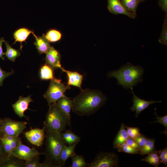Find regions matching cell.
Instances as JSON below:
<instances>
[{"label":"cell","mask_w":167,"mask_h":167,"mask_svg":"<svg viewBox=\"0 0 167 167\" xmlns=\"http://www.w3.org/2000/svg\"><path fill=\"white\" fill-rule=\"evenodd\" d=\"M45 63L54 69L62 67L60 63L61 55L59 51L51 46L49 51L46 54Z\"/></svg>","instance_id":"obj_13"},{"label":"cell","mask_w":167,"mask_h":167,"mask_svg":"<svg viewBox=\"0 0 167 167\" xmlns=\"http://www.w3.org/2000/svg\"><path fill=\"white\" fill-rule=\"evenodd\" d=\"M159 43L163 45H167V15L165 14L162 28V32L158 39Z\"/></svg>","instance_id":"obj_29"},{"label":"cell","mask_w":167,"mask_h":167,"mask_svg":"<svg viewBox=\"0 0 167 167\" xmlns=\"http://www.w3.org/2000/svg\"><path fill=\"white\" fill-rule=\"evenodd\" d=\"M125 125L122 123L120 129L113 141V147L116 148L118 147L126 142L129 138Z\"/></svg>","instance_id":"obj_20"},{"label":"cell","mask_w":167,"mask_h":167,"mask_svg":"<svg viewBox=\"0 0 167 167\" xmlns=\"http://www.w3.org/2000/svg\"><path fill=\"white\" fill-rule=\"evenodd\" d=\"M157 152L158 151H156L148 154L147 156L141 159V160L156 167H158L161 163Z\"/></svg>","instance_id":"obj_27"},{"label":"cell","mask_w":167,"mask_h":167,"mask_svg":"<svg viewBox=\"0 0 167 167\" xmlns=\"http://www.w3.org/2000/svg\"><path fill=\"white\" fill-rule=\"evenodd\" d=\"M108 8L112 13L115 14H122L134 19L136 15L127 11L122 6L119 0H108Z\"/></svg>","instance_id":"obj_12"},{"label":"cell","mask_w":167,"mask_h":167,"mask_svg":"<svg viewBox=\"0 0 167 167\" xmlns=\"http://www.w3.org/2000/svg\"><path fill=\"white\" fill-rule=\"evenodd\" d=\"M123 7L128 11L136 15L137 7L140 0H119Z\"/></svg>","instance_id":"obj_24"},{"label":"cell","mask_w":167,"mask_h":167,"mask_svg":"<svg viewBox=\"0 0 167 167\" xmlns=\"http://www.w3.org/2000/svg\"><path fill=\"white\" fill-rule=\"evenodd\" d=\"M4 43L6 48V51L5 53V56L11 61L15 62L16 58L20 56V52L19 50L12 48L8 41L5 40Z\"/></svg>","instance_id":"obj_25"},{"label":"cell","mask_w":167,"mask_h":167,"mask_svg":"<svg viewBox=\"0 0 167 167\" xmlns=\"http://www.w3.org/2000/svg\"><path fill=\"white\" fill-rule=\"evenodd\" d=\"M133 88H131L133 94V105L130 108L133 111L135 112V117L138 118L139 114L147 108L150 105L157 102H161V101H154L152 100L148 101L139 98L134 93Z\"/></svg>","instance_id":"obj_10"},{"label":"cell","mask_w":167,"mask_h":167,"mask_svg":"<svg viewBox=\"0 0 167 167\" xmlns=\"http://www.w3.org/2000/svg\"><path fill=\"white\" fill-rule=\"evenodd\" d=\"M144 72L142 66L128 63L118 70L109 72L108 76L116 78L117 84L125 88H131L142 81Z\"/></svg>","instance_id":"obj_3"},{"label":"cell","mask_w":167,"mask_h":167,"mask_svg":"<svg viewBox=\"0 0 167 167\" xmlns=\"http://www.w3.org/2000/svg\"><path fill=\"white\" fill-rule=\"evenodd\" d=\"M0 140L6 155L8 156H12L13 149L10 143L3 138L0 137Z\"/></svg>","instance_id":"obj_34"},{"label":"cell","mask_w":167,"mask_h":167,"mask_svg":"<svg viewBox=\"0 0 167 167\" xmlns=\"http://www.w3.org/2000/svg\"><path fill=\"white\" fill-rule=\"evenodd\" d=\"M160 163L164 164L166 167L167 166V148L160 150L158 151Z\"/></svg>","instance_id":"obj_35"},{"label":"cell","mask_w":167,"mask_h":167,"mask_svg":"<svg viewBox=\"0 0 167 167\" xmlns=\"http://www.w3.org/2000/svg\"><path fill=\"white\" fill-rule=\"evenodd\" d=\"M46 133L45 148L44 154L46 159L43 163L44 167H60L59 158L63 148L66 145L60 133L47 131Z\"/></svg>","instance_id":"obj_2"},{"label":"cell","mask_w":167,"mask_h":167,"mask_svg":"<svg viewBox=\"0 0 167 167\" xmlns=\"http://www.w3.org/2000/svg\"><path fill=\"white\" fill-rule=\"evenodd\" d=\"M26 122L17 121L6 118L0 122V129L3 135L19 136L26 127Z\"/></svg>","instance_id":"obj_6"},{"label":"cell","mask_w":167,"mask_h":167,"mask_svg":"<svg viewBox=\"0 0 167 167\" xmlns=\"http://www.w3.org/2000/svg\"><path fill=\"white\" fill-rule=\"evenodd\" d=\"M70 158L72 161V164L70 167H87L88 163L85 161V158L83 155H78L75 153Z\"/></svg>","instance_id":"obj_26"},{"label":"cell","mask_w":167,"mask_h":167,"mask_svg":"<svg viewBox=\"0 0 167 167\" xmlns=\"http://www.w3.org/2000/svg\"><path fill=\"white\" fill-rule=\"evenodd\" d=\"M125 126L129 138L134 139L141 134L138 127H130L125 125Z\"/></svg>","instance_id":"obj_33"},{"label":"cell","mask_w":167,"mask_h":167,"mask_svg":"<svg viewBox=\"0 0 167 167\" xmlns=\"http://www.w3.org/2000/svg\"><path fill=\"white\" fill-rule=\"evenodd\" d=\"M0 121H1V120H0Z\"/></svg>","instance_id":"obj_45"},{"label":"cell","mask_w":167,"mask_h":167,"mask_svg":"<svg viewBox=\"0 0 167 167\" xmlns=\"http://www.w3.org/2000/svg\"><path fill=\"white\" fill-rule=\"evenodd\" d=\"M156 108L155 109L154 114L156 115L157 120L153 122H150V123H158L161 124L164 126L165 128V131L163 132L165 135L167 136V115L164 116L160 117L157 114L156 112Z\"/></svg>","instance_id":"obj_32"},{"label":"cell","mask_w":167,"mask_h":167,"mask_svg":"<svg viewBox=\"0 0 167 167\" xmlns=\"http://www.w3.org/2000/svg\"><path fill=\"white\" fill-rule=\"evenodd\" d=\"M1 134H2V133H1V130H0V138L1 137Z\"/></svg>","instance_id":"obj_43"},{"label":"cell","mask_w":167,"mask_h":167,"mask_svg":"<svg viewBox=\"0 0 167 167\" xmlns=\"http://www.w3.org/2000/svg\"><path fill=\"white\" fill-rule=\"evenodd\" d=\"M8 142L11 144L13 150L16 148L19 144L22 142L21 138L19 136L16 137L15 139L12 141Z\"/></svg>","instance_id":"obj_39"},{"label":"cell","mask_w":167,"mask_h":167,"mask_svg":"<svg viewBox=\"0 0 167 167\" xmlns=\"http://www.w3.org/2000/svg\"><path fill=\"white\" fill-rule=\"evenodd\" d=\"M33 100L30 95L26 97L20 96L17 101L12 105V107L15 114L19 117H26L24 113L29 109V104Z\"/></svg>","instance_id":"obj_11"},{"label":"cell","mask_w":167,"mask_h":167,"mask_svg":"<svg viewBox=\"0 0 167 167\" xmlns=\"http://www.w3.org/2000/svg\"><path fill=\"white\" fill-rule=\"evenodd\" d=\"M126 143L129 146L139 152L141 148L133 139L129 137L126 139Z\"/></svg>","instance_id":"obj_38"},{"label":"cell","mask_w":167,"mask_h":167,"mask_svg":"<svg viewBox=\"0 0 167 167\" xmlns=\"http://www.w3.org/2000/svg\"><path fill=\"white\" fill-rule=\"evenodd\" d=\"M107 97L100 91L82 90L72 100V111L80 116L93 114L104 105Z\"/></svg>","instance_id":"obj_1"},{"label":"cell","mask_w":167,"mask_h":167,"mask_svg":"<svg viewBox=\"0 0 167 167\" xmlns=\"http://www.w3.org/2000/svg\"><path fill=\"white\" fill-rule=\"evenodd\" d=\"M39 159V156L38 155L26 161L25 167H43V164L40 162Z\"/></svg>","instance_id":"obj_31"},{"label":"cell","mask_w":167,"mask_h":167,"mask_svg":"<svg viewBox=\"0 0 167 167\" xmlns=\"http://www.w3.org/2000/svg\"><path fill=\"white\" fill-rule=\"evenodd\" d=\"M14 72V71L12 70L10 72L4 71L0 66V86L2 85L3 82L5 79L12 75Z\"/></svg>","instance_id":"obj_36"},{"label":"cell","mask_w":167,"mask_h":167,"mask_svg":"<svg viewBox=\"0 0 167 167\" xmlns=\"http://www.w3.org/2000/svg\"><path fill=\"white\" fill-rule=\"evenodd\" d=\"M79 142H77L68 146L66 145L63 148L59 158V164L60 167H65L67 159L75 153V148Z\"/></svg>","instance_id":"obj_17"},{"label":"cell","mask_w":167,"mask_h":167,"mask_svg":"<svg viewBox=\"0 0 167 167\" xmlns=\"http://www.w3.org/2000/svg\"><path fill=\"white\" fill-rule=\"evenodd\" d=\"M31 33L32 34L35 38L37 36L35 35L33 32L27 28H23L18 29L14 33L13 36L15 40V42L13 44L17 42H20L21 44L20 49H22V42L25 41Z\"/></svg>","instance_id":"obj_19"},{"label":"cell","mask_w":167,"mask_h":167,"mask_svg":"<svg viewBox=\"0 0 167 167\" xmlns=\"http://www.w3.org/2000/svg\"><path fill=\"white\" fill-rule=\"evenodd\" d=\"M56 103L58 106L66 115L71 122V111L72 107V100L65 96L58 100Z\"/></svg>","instance_id":"obj_16"},{"label":"cell","mask_w":167,"mask_h":167,"mask_svg":"<svg viewBox=\"0 0 167 167\" xmlns=\"http://www.w3.org/2000/svg\"><path fill=\"white\" fill-rule=\"evenodd\" d=\"M60 134L64 141L69 145L80 141V137L69 130Z\"/></svg>","instance_id":"obj_22"},{"label":"cell","mask_w":167,"mask_h":167,"mask_svg":"<svg viewBox=\"0 0 167 167\" xmlns=\"http://www.w3.org/2000/svg\"><path fill=\"white\" fill-rule=\"evenodd\" d=\"M5 40L3 37L0 38V58H1L3 60H4V58L3 55H5V53H4L2 49V45L3 42H4Z\"/></svg>","instance_id":"obj_41"},{"label":"cell","mask_w":167,"mask_h":167,"mask_svg":"<svg viewBox=\"0 0 167 167\" xmlns=\"http://www.w3.org/2000/svg\"><path fill=\"white\" fill-rule=\"evenodd\" d=\"M158 4L161 9L167 13V0H158Z\"/></svg>","instance_id":"obj_40"},{"label":"cell","mask_w":167,"mask_h":167,"mask_svg":"<svg viewBox=\"0 0 167 167\" xmlns=\"http://www.w3.org/2000/svg\"><path fill=\"white\" fill-rule=\"evenodd\" d=\"M44 154V153L39 152L35 148H30L23 144L22 142L13 150L12 155L26 161L36 156Z\"/></svg>","instance_id":"obj_8"},{"label":"cell","mask_w":167,"mask_h":167,"mask_svg":"<svg viewBox=\"0 0 167 167\" xmlns=\"http://www.w3.org/2000/svg\"><path fill=\"white\" fill-rule=\"evenodd\" d=\"M145 0H140V1H141V2H143Z\"/></svg>","instance_id":"obj_44"},{"label":"cell","mask_w":167,"mask_h":167,"mask_svg":"<svg viewBox=\"0 0 167 167\" xmlns=\"http://www.w3.org/2000/svg\"><path fill=\"white\" fill-rule=\"evenodd\" d=\"M44 128H35L25 132V136L32 144L37 147L42 145L45 137Z\"/></svg>","instance_id":"obj_9"},{"label":"cell","mask_w":167,"mask_h":167,"mask_svg":"<svg viewBox=\"0 0 167 167\" xmlns=\"http://www.w3.org/2000/svg\"><path fill=\"white\" fill-rule=\"evenodd\" d=\"M148 138L145 135L140 134L133 139L141 148L144 145Z\"/></svg>","instance_id":"obj_37"},{"label":"cell","mask_w":167,"mask_h":167,"mask_svg":"<svg viewBox=\"0 0 167 167\" xmlns=\"http://www.w3.org/2000/svg\"><path fill=\"white\" fill-rule=\"evenodd\" d=\"M61 82V80L59 79L50 81L48 88L43 95L49 105L56 103L58 100L65 96V92L70 88Z\"/></svg>","instance_id":"obj_5"},{"label":"cell","mask_w":167,"mask_h":167,"mask_svg":"<svg viewBox=\"0 0 167 167\" xmlns=\"http://www.w3.org/2000/svg\"><path fill=\"white\" fill-rule=\"evenodd\" d=\"M119 166L118 155L115 152H100L88 167H117Z\"/></svg>","instance_id":"obj_7"},{"label":"cell","mask_w":167,"mask_h":167,"mask_svg":"<svg viewBox=\"0 0 167 167\" xmlns=\"http://www.w3.org/2000/svg\"><path fill=\"white\" fill-rule=\"evenodd\" d=\"M61 70L67 75L68 79L67 86L69 87L73 86L79 88L81 90H82L81 84L83 79V75L77 71L66 70L63 68Z\"/></svg>","instance_id":"obj_14"},{"label":"cell","mask_w":167,"mask_h":167,"mask_svg":"<svg viewBox=\"0 0 167 167\" xmlns=\"http://www.w3.org/2000/svg\"><path fill=\"white\" fill-rule=\"evenodd\" d=\"M3 149V148L1 141V143L0 142V159H1L4 156H2Z\"/></svg>","instance_id":"obj_42"},{"label":"cell","mask_w":167,"mask_h":167,"mask_svg":"<svg viewBox=\"0 0 167 167\" xmlns=\"http://www.w3.org/2000/svg\"><path fill=\"white\" fill-rule=\"evenodd\" d=\"M0 166L4 167H25V162L14 156H6L1 159Z\"/></svg>","instance_id":"obj_15"},{"label":"cell","mask_w":167,"mask_h":167,"mask_svg":"<svg viewBox=\"0 0 167 167\" xmlns=\"http://www.w3.org/2000/svg\"><path fill=\"white\" fill-rule=\"evenodd\" d=\"M54 69L52 67L45 63L41 66L40 71V76L42 80H56L54 75Z\"/></svg>","instance_id":"obj_21"},{"label":"cell","mask_w":167,"mask_h":167,"mask_svg":"<svg viewBox=\"0 0 167 167\" xmlns=\"http://www.w3.org/2000/svg\"><path fill=\"white\" fill-rule=\"evenodd\" d=\"M156 151L155 147V139L148 138L144 145L141 148L139 154L144 155Z\"/></svg>","instance_id":"obj_23"},{"label":"cell","mask_w":167,"mask_h":167,"mask_svg":"<svg viewBox=\"0 0 167 167\" xmlns=\"http://www.w3.org/2000/svg\"><path fill=\"white\" fill-rule=\"evenodd\" d=\"M119 152H124L130 154H139V152L125 143L116 148Z\"/></svg>","instance_id":"obj_30"},{"label":"cell","mask_w":167,"mask_h":167,"mask_svg":"<svg viewBox=\"0 0 167 167\" xmlns=\"http://www.w3.org/2000/svg\"><path fill=\"white\" fill-rule=\"evenodd\" d=\"M43 35L45 39L49 42L58 41L61 39L62 34L56 29H51L46 34Z\"/></svg>","instance_id":"obj_28"},{"label":"cell","mask_w":167,"mask_h":167,"mask_svg":"<svg viewBox=\"0 0 167 167\" xmlns=\"http://www.w3.org/2000/svg\"><path fill=\"white\" fill-rule=\"evenodd\" d=\"M49 108L44 122L45 131H52L61 133L65 131L70 122L67 117L58 106L56 103L49 105Z\"/></svg>","instance_id":"obj_4"},{"label":"cell","mask_w":167,"mask_h":167,"mask_svg":"<svg viewBox=\"0 0 167 167\" xmlns=\"http://www.w3.org/2000/svg\"><path fill=\"white\" fill-rule=\"evenodd\" d=\"M34 44L36 46L38 53L40 54H46L49 50L51 46L45 38L43 34L41 36H36Z\"/></svg>","instance_id":"obj_18"}]
</instances>
